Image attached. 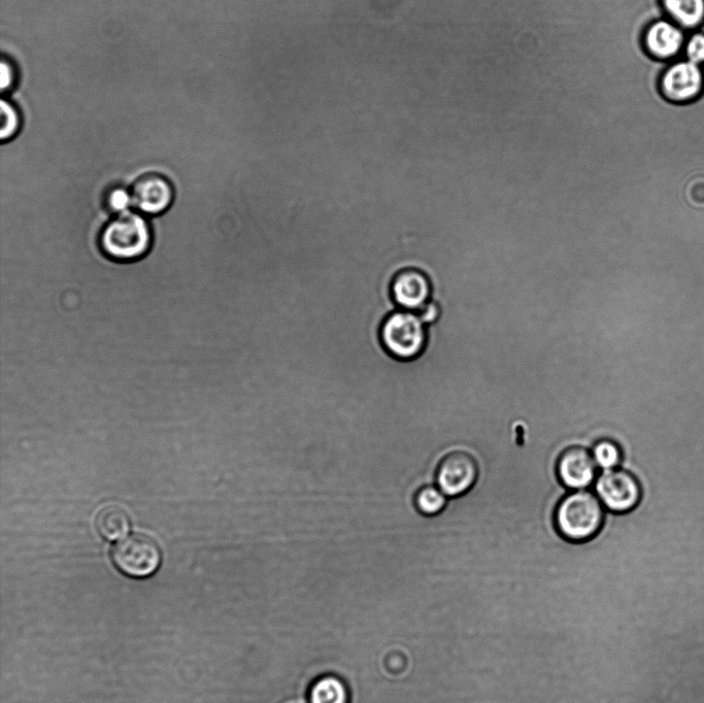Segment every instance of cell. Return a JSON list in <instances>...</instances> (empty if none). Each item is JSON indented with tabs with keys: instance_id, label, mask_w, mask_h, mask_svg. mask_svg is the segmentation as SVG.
<instances>
[{
	"instance_id": "9",
	"label": "cell",
	"mask_w": 704,
	"mask_h": 703,
	"mask_svg": "<svg viewBox=\"0 0 704 703\" xmlns=\"http://www.w3.org/2000/svg\"><path fill=\"white\" fill-rule=\"evenodd\" d=\"M133 207L146 215H160L169 209L175 191L166 178L150 174L140 178L131 190Z\"/></svg>"
},
{
	"instance_id": "13",
	"label": "cell",
	"mask_w": 704,
	"mask_h": 703,
	"mask_svg": "<svg viewBox=\"0 0 704 703\" xmlns=\"http://www.w3.org/2000/svg\"><path fill=\"white\" fill-rule=\"evenodd\" d=\"M310 703H349V690L342 679L333 675L318 678L309 690Z\"/></svg>"
},
{
	"instance_id": "5",
	"label": "cell",
	"mask_w": 704,
	"mask_h": 703,
	"mask_svg": "<svg viewBox=\"0 0 704 703\" xmlns=\"http://www.w3.org/2000/svg\"><path fill=\"white\" fill-rule=\"evenodd\" d=\"M111 557L122 574L136 579L154 575L162 560L158 545L142 534H133L120 541L113 547Z\"/></svg>"
},
{
	"instance_id": "8",
	"label": "cell",
	"mask_w": 704,
	"mask_h": 703,
	"mask_svg": "<svg viewBox=\"0 0 704 703\" xmlns=\"http://www.w3.org/2000/svg\"><path fill=\"white\" fill-rule=\"evenodd\" d=\"M479 467L472 455L455 452L440 464L437 486L449 497H459L471 490L478 479Z\"/></svg>"
},
{
	"instance_id": "7",
	"label": "cell",
	"mask_w": 704,
	"mask_h": 703,
	"mask_svg": "<svg viewBox=\"0 0 704 703\" xmlns=\"http://www.w3.org/2000/svg\"><path fill=\"white\" fill-rule=\"evenodd\" d=\"M688 32L666 17L652 21L643 31L642 46L654 60L673 62L682 58Z\"/></svg>"
},
{
	"instance_id": "1",
	"label": "cell",
	"mask_w": 704,
	"mask_h": 703,
	"mask_svg": "<svg viewBox=\"0 0 704 703\" xmlns=\"http://www.w3.org/2000/svg\"><path fill=\"white\" fill-rule=\"evenodd\" d=\"M606 514L594 491H571L560 501L555 523L565 540L584 543L596 537L605 524Z\"/></svg>"
},
{
	"instance_id": "11",
	"label": "cell",
	"mask_w": 704,
	"mask_h": 703,
	"mask_svg": "<svg viewBox=\"0 0 704 703\" xmlns=\"http://www.w3.org/2000/svg\"><path fill=\"white\" fill-rule=\"evenodd\" d=\"M431 283L421 271L408 269L398 273L391 285V294L401 310L418 313L430 301Z\"/></svg>"
},
{
	"instance_id": "6",
	"label": "cell",
	"mask_w": 704,
	"mask_h": 703,
	"mask_svg": "<svg viewBox=\"0 0 704 703\" xmlns=\"http://www.w3.org/2000/svg\"><path fill=\"white\" fill-rule=\"evenodd\" d=\"M659 90L670 103L696 102L704 93V66L685 58L670 62L660 75Z\"/></svg>"
},
{
	"instance_id": "3",
	"label": "cell",
	"mask_w": 704,
	"mask_h": 703,
	"mask_svg": "<svg viewBox=\"0 0 704 703\" xmlns=\"http://www.w3.org/2000/svg\"><path fill=\"white\" fill-rule=\"evenodd\" d=\"M380 342L387 355L395 360H417L427 349L426 324L418 313L404 310L394 312L381 326Z\"/></svg>"
},
{
	"instance_id": "16",
	"label": "cell",
	"mask_w": 704,
	"mask_h": 703,
	"mask_svg": "<svg viewBox=\"0 0 704 703\" xmlns=\"http://www.w3.org/2000/svg\"><path fill=\"white\" fill-rule=\"evenodd\" d=\"M592 457L602 471H611L622 466L624 455L621 447L612 440H601L591 450Z\"/></svg>"
},
{
	"instance_id": "21",
	"label": "cell",
	"mask_w": 704,
	"mask_h": 703,
	"mask_svg": "<svg viewBox=\"0 0 704 703\" xmlns=\"http://www.w3.org/2000/svg\"><path fill=\"white\" fill-rule=\"evenodd\" d=\"M14 82V71L11 64L3 61L0 65V88L3 91L10 89Z\"/></svg>"
},
{
	"instance_id": "19",
	"label": "cell",
	"mask_w": 704,
	"mask_h": 703,
	"mask_svg": "<svg viewBox=\"0 0 704 703\" xmlns=\"http://www.w3.org/2000/svg\"><path fill=\"white\" fill-rule=\"evenodd\" d=\"M108 206L117 215L129 211V208L133 207L131 191L124 188L112 190L108 197Z\"/></svg>"
},
{
	"instance_id": "18",
	"label": "cell",
	"mask_w": 704,
	"mask_h": 703,
	"mask_svg": "<svg viewBox=\"0 0 704 703\" xmlns=\"http://www.w3.org/2000/svg\"><path fill=\"white\" fill-rule=\"evenodd\" d=\"M2 114L4 118V126L2 132H0V138L3 141L11 140L18 132L20 121L19 116L14 109V107L7 103L6 100L2 102Z\"/></svg>"
},
{
	"instance_id": "10",
	"label": "cell",
	"mask_w": 704,
	"mask_h": 703,
	"mask_svg": "<svg viewBox=\"0 0 704 703\" xmlns=\"http://www.w3.org/2000/svg\"><path fill=\"white\" fill-rule=\"evenodd\" d=\"M597 470L591 451L583 447L567 449L558 462L559 479L571 491L593 486L598 476Z\"/></svg>"
},
{
	"instance_id": "4",
	"label": "cell",
	"mask_w": 704,
	"mask_h": 703,
	"mask_svg": "<svg viewBox=\"0 0 704 703\" xmlns=\"http://www.w3.org/2000/svg\"><path fill=\"white\" fill-rule=\"evenodd\" d=\"M593 491L606 511L627 514L638 508L644 489L638 478L624 468L602 471L593 485Z\"/></svg>"
},
{
	"instance_id": "14",
	"label": "cell",
	"mask_w": 704,
	"mask_h": 703,
	"mask_svg": "<svg viewBox=\"0 0 704 703\" xmlns=\"http://www.w3.org/2000/svg\"><path fill=\"white\" fill-rule=\"evenodd\" d=\"M96 528L108 541H117L125 537L130 530V519L119 507H108L96 517Z\"/></svg>"
},
{
	"instance_id": "12",
	"label": "cell",
	"mask_w": 704,
	"mask_h": 703,
	"mask_svg": "<svg viewBox=\"0 0 704 703\" xmlns=\"http://www.w3.org/2000/svg\"><path fill=\"white\" fill-rule=\"evenodd\" d=\"M664 17L688 33L704 26V0H659Z\"/></svg>"
},
{
	"instance_id": "17",
	"label": "cell",
	"mask_w": 704,
	"mask_h": 703,
	"mask_svg": "<svg viewBox=\"0 0 704 703\" xmlns=\"http://www.w3.org/2000/svg\"><path fill=\"white\" fill-rule=\"evenodd\" d=\"M693 63L704 66V31L696 30L688 33L683 56Z\"/></svg>"
},
{
	"instance_id": "2",
	"label": "cell",
	"mask_w": 704,
	"mask_h": 703,
	"mask_svg": "<svg viewBox=\"0 0 704 703\" xmlns=\"http://www.w3.org/2000/svg\"><path fill=\"white\" fill-rule=\"evenodd\" d=\"M152 233L145 217L127 211L118 214L100 234V247L111 259L134 261L144 257L151 248Z\"/></svg>"
},
{
	"instance_id": "15",
	"label": "cell",
	"mask_w": 704,
	"mask_h": 703,
	"mask_svg": "<svg viewBox=\"0 0 704 703\" xmlns=\"http://www.w3.org/2000/svg\"><path fill=\"white\" fill-rule=\"evenodd\" d=\"M449 497L437 486L430 485L421 488L415 496L417 511L427 517L438 516L448 506Z\"/></svg>"
},
{
	"instance_id": "20",
	"label": "cell",
	"mask_w": 704,
	"mask_h": 703,
	"mask_svg": "<svg viewBox=\"0 0 704 703\" xmlns=\"http://www.w3.org/2000/svg\"><path fill=\"white\" fill-rule=\"evenodd\" d=\"M418 315L426 325L432 324L440 317V307L432 303V301H429V303L418 312Z\"/></svg>"
}]
</instances>
